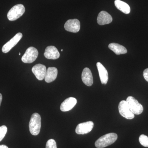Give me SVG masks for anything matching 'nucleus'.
I'll return each instance as SVG.
<instances>
[{"label":"nucleus","instance_id":"1","mask_svg":"<svg viewBox=\"0 0 148 148\" xmlns=\"http://www.w3.org/2000/svg\"><path fill=\"white\" fill-rule=\"evenodd\" d=\"M117 135L115 133H110L103 135L99 138L95 143L97 148H104L110 145L116 141Z\"/></svg>","mask_w":148,"mask_h":148},{"label":"nucleus","instance_id":"2","mask_svg":"<svg viewBox=\"0 0 148 148\" xmlns=\"http://www.w3.org/2000/svg\"><path fill=\"white\" fill-rule=\"evenodd\" d=\"M41 126V118L39 114L35 113L32 115L29 123V130L32 135L39 134Z\"/></svg>","mask_w":148,"mask_h":148},{"label":"nucleus","instance_id":"3","mask_svg":"<svg viewBox=\"0 0 148 148\" xmlns=\"http://www.w3.org/2000/svg\"><path fill=\"white\" fill-rule=\"evenodd\" d=\"M25 11V7L23 5L21 4L16 5L9 11L7 14L8 18L10 21H15L22 16Z\"/></svg>","mask_w":148,"mask_h":148},{"label":"nucleus","instance_id":"4","mask_svg":"<svg viewBox=\"0 0 148 148\" xmlns=\"http://www.w3.org/2000/svg\"><path fill=\"white\" fill-rule=\"evenodd\" d=\"M126 101L130 110L132 113L134 114L139 115L143 113L144 110L143 106L134 97L128 96Z\"/></svg>","mask_w":148,"mask_h":148},{"label":"nucleus","instance_id":"5","mask_svg":"<svg viewBox=\"0 0 148 148\" xmlns=\"http://www.w3.org/2000/svg\"><path fill=\"white\" fill-rule=\"evenodd\" d=\"M38 51L36 48L31 47L27 49L21 58L22 62L26 64L33 63L38 58Z\"/></svg>","mask_w":148,"mask_h":148},{"label":"nucleus","instance_id":"6","mask_svg":"<svg viewBox=\"0 0 148 148\" xmlns=\"http://www.w3.org/2000/svg\"><path fill=\"white\" fill-rule=\"evenodd\" d=\"M118 108L120 114L125 118L132 119L135 117V114L130 110L126 101H121L119 105Z\"/></svg>","mask_w":148,"mask_h":148},{"label":"nucleus","instance_id":"7","mask_svg":"<svg viewBox=\"0 0 148 148\" xmlns=\"http://www.w3.org/2000/svg\"><path fill=\"white\" fill-rule=\"evenodd\" d=\"M23 37V35L21 33H18L14 36L10 40L5 44L3 46L2 51L4 53L8 52Z\"/></svg>","mask_w":148,"mask_h":148},{"label":"nucleus","instance_id":"8","mask_svg":"<svg viewBox=\"0 0 148 148\" xmlns=\"http://www.w3.org/2000/svg\"><path fill=\"white\" fill-rule=\"evenodd\" d=\"M94 126L93 122L89 121L80 123L77 125L75 132L78 135H84L90 132Z\"/></svg>","mask_w":148,"mask_h":148},{"label":"nucleus","instance_id":"9","mask_svg":"<svg viewBox=\"0 0 148 148\" xmlns=\"http://www.w3.org/2000/svg\"><path fill=\"white\" fill-rule=\"evenodd\" d=\"M64 28L68 32L77 33L80 29V21L77 19H69L65 23Z\"/></svg>","mask_w":148,"mask_h":148},{"label":"nucleus","instance_id":"10","mask_svg":"<svg viewBox=\"0 0 148 148\" xmlns=\"http://www.w3.org/2000/svg\"><path fill=\"white\" fill-rule=\"evenodd\" d=\"M32 71L39 80H42L45 78L46 73V67L41 64L35 65L32 69Z\"/></svg>","mask_w":148,"mask_h":148},{"label":"nucleus","instance_id":"11","mask_svg":"<svg viewBox=\"0 0 148 148\" xmlns=\"http://www.w3.org/2000/svg\"><path fill=\"white\" fill-rule=\"evenodd\" d=\"M44 55L45 58L47 59L55 60L59 58L60 54L55 47L50 46H48L46 48Z\"/></svg>","mask_w":148,"mask_h":148},{"label":"nucleus","instance_id":"12","mask_svg":"<svg viewBox=\"0 0 148 148\" xmlns=\"http://www.w3.org/2000/svg\"><path fill=\"white\" fill-rule=\"evenodd\" d=\"M77 101L76 98L70 97L67 98L61 103L60 110L62 112H68L71 110L77 104Z\"/></svg>","mask_w":148,"mask_h":148},{"label":"nucleus","instance_id":"13","mask_svg":"<svg viewBox=\"0 0 148 148\" xmlns=\"http://www.w3.org/2000/svg\"><path fill=\"white\" fill-rule=\"evenodd\" d=\"M112 21V16L107 12L102 11L98 14L97 22L99 25H104L110 24Z\"/></svg>","mask_w":148,"mask_h":148},{"label":"nucleus","instance_id":"14","mask_svg":"<svg viewBox=\"0 0 148 148\" xmlns=\"http://www.w3.org/2000/svg\"><path fill=\"white\" fill-rule=\"evenodd\" d=\"M98 69L99 76L101 83L106 84L108 80V73L105 67L100 62H98L96 64Z\"/></svg>","mask_w":148,"mask_h":148},{"label":"nucleus","instance_id":"15","mask_svg":"<svg viewBox=\"0 0 148 148\" xmlns=\"http://www.w3.org/2000/svg\"><path fill=\"white\" fill-rule=\"evenodd\" d=\"M82 79L84 83L87 86H91L93 84L92 74L88 68H86L84 69L82 74Z\"/></svg>","mask_w":148,"mask_h":148},{"label":"nucleus","instance_id":"16","mask_svg":"<svg viewBox=\"0 0 148 148\" xmlns=\"http://www.w3.org/2000/svg\"><path fill=\"white\" fill-rule=\"evenodd\" d=\"M58 75V70L55 67H49L47 70L45 80L46 82L51 83L54 81Z\"/></svg>","mask_w":148,"mask_h":148},{"label":"nucleus","instance_id":"17","mask_svg":"<svg viewBox=\"0 0 148 148\" xmlns=\"http://www.w3.org/2000/svg\"><path fill=\"white\" fill-rule=\"evenodd\" d=\"M108 47L116 55L125 54L127 52V49L124 47L116 43L110 44Z\"/></svg>","mask_w":148,"mask_h":148},{"label":"nucleus","instance_id":"18","mask_svg":"<svg viewBox=\"0 0 148 148\" xmlns=\"http://www.w3.org/2000/svg\"><path fill=\"white\" fill-rule=\"evenodd\" d=\"M114 4L116 8L123 13L128 14L130 12V7L126 3L120 0H115Z\"/></svg>","mask_w":148,"mask_h":148},{"label":"nucleus","instance_id":"19","mask_svg":"<svg viewBox=\"0 0 148 148\" xmlns=\"http://www.w3.org/2000/svg\"><path fill=\"white\" fill-rule=\"evenodd\" d=\"M139 142L142 145L146 147H148V137L145 135H140L139 138Z\"/></svg>","mask_w":148,"mask_h":148},{"label":"nucleus","instance_id":"20","mask_svg":"<svg viewBox=\"0 0 148 148\" xmlns=\"http://www.w3.org/2000/svg\"><path fill=\"white\" fill-rule=\"evenodd\" d=\"M7 127L5 125L0 127V142L3 140L7 132Z\"/></svg>","mask_w":148,"mask_h":148},{"label":"nucleus","instance_id":"21","mask_svg":"<svg viewBox=\"0 0 148 148\" xmlns=\"http://www.w3.org/2000/svg\"><path fill=\"white\" fill-rule=\"evenodd\" d=\"M46 148H57L56 143L53 139H50L48 140L46 145Z\"/></svg>","mask_w":148,"mask_h":148},{"label":"nucleus","instance_id":"22","mask_svg":"<svg viewBox=\"0 0 148 148\" xmlns=\"http://www.w3.org/2000/svg\"><path fill=\"white\" fill-rule=\"evenodd\" d=\"M143 76L144 78L148 82V69H146L143 72Z\"/></svg>","mask_w":148,"mask_h":148},{"label":"nucleus","instance_id":"23","mask_svg":"<svg viewBox=\"0 0 148 148\" xmlns=\"http://www.w3.org/2000/svg\"><path fill=\"white\" fill-rule=\"evenodd\" d=\"M0 148H8V147L5 145H0Z\"/></svg>","mask_w":148,"mask_h":148},{"label":"nucleus","instance_id":"24","mask_svg":"<svg viewBox=\"0 0 148 148\" xmlns=\"http://www.w3.org/2000/svg\"><path fill=\"white\" fill-rule=\"evenodd\" d=\"M2 95L1 93H0V106H1V103L2 101Z\"/></svg>","mask_w":148,"mask_h":148},{"label":"nucleus","instance_id":"25","mask_svg":"<svg viewBox=\"0 0 148 148\" xmlns=\"http://www.w3.org/2000/svg\"><path fill=\"white\" fill-rule=\"evenodd\" d=\"M61 51H63V49H61Z\"/></svg>","mask_w":148,"mask_h":148},{"label":"nucleus","instance_id":"26","mask_svg":"<svg viewBox=\"0 0 148 148\" xmlns=\"http://www.w3.org/2000/svg\"><path fill=\"white\" fill-rule=\"evenodd\" d=\"M19 55H21V53H19Z\"/></svg>","mask_w":148,"mask_h":148}]
</instances>
